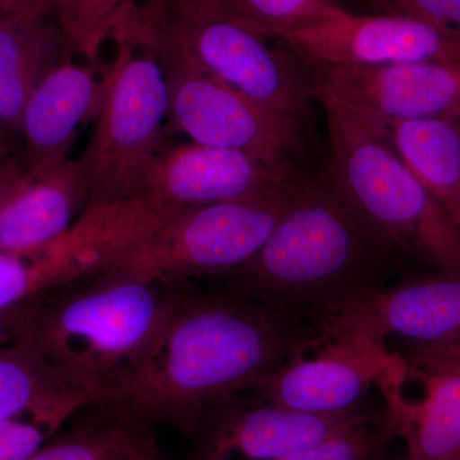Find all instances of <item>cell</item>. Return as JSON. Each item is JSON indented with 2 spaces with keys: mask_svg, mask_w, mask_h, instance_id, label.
I'll use <instances>...</instances> for the list:
<instances>
[{
  "mask_svg": "<svg viewBox=\"0 0 460 460\" xmlns=\"http://www.w3.org/2000/svg\"><path fill=\"white\" fill-rule=\"evenodd\" d=\"M183 208L146 193L91 204L42 255L60 288L75 286L104 274Z\"/></svg>",
  "mask_w": 460,
  "mask_h": 460,
  "instance_id": "15",
  "label": "cell"
},
{
  "mask_svg": "<svg viewBox=\"0 0 460 460\" xmlns=\"http://www.w3.org/2000/svg\"><path fill=\"white\" fill-rule=\"evenodd\" d=\"M257 398V396H256ZM241 395L211 411L198 429L195 460H277L308 452L361 422L371 411L313 414Z\"/></svg>",
  "mask_w": 460,
  "mask_h": 460,
  "instance_id": "12",
  "label": "cell"
},
{
  "mask_svg": "<svg viewBox=\"0 0 460 460\" xmlns=\"http://www.w3.org/2000/svg\"><path fill=\"white\" fill-rule=\"evenodd\" d=\"M126 17L141 35L210 72L238 93L308 129L317 102L304 60L217 11L205 0H146Z\"/></svg>",
  "mask_w": 460,
  "mask_h": 460,
  "instance_id": "5",
  "label": "cell"
},
{
  "mask_svg": "<svg viewBox=\"0 0 460 460\" xmlns=\"http://www.w3.org/2000/svg\"><path fill=\"white\" fill-rule=\"evenodd\" d=\"M66 0H30L31 13L42 14V16H53L59 14L65 7Z\"/></svg>",
  "mask_w": 460,
  "mask_h": 460,
  "instance_id": "33",
  "label": "cell"
},
{
  "mask_svg": "<svg viewBox=\"0 0 460 460\" xmlns=\"http://www.w3.org/2000/svg\"><path fill=\"white\" fill-rule=\"evenodd\" d=\"M142 429L115 413V420L84 423L45 444L29 460H126Z\"/></svg>",
  "mask_w": 460,
  "mask_h": 460,
  "instance_id": "23",
  "label": "cell"
},
{
  "mask_svg": "<svg viewBox=\"0 0 460 460\" xmlns=\"http://www.w3.org/2000/svg\"><path fill=\"white\" fill-rule=\"evenodd\" d=\"M307 172L270 165L234 148L190 141L164 148L148 172L144 193L180 208H196L277 192Z\"/></svg>",
  "mask_w": 460,
  "mask_h": 460,
  "instance_id": "13",
  "label": "cell"
},
{
  "mask_svg": "<svg viewBox=\"0 0 460 460\" xmlns=\"http://www.w3.org/2000/svg\"><path fill=\"white\" fill-rule=\"evenodd\" d=\"M404 259L347 198L328 164L305 178L250 261L210 279L323 323L354 296L399 280Z\"/></svg>",
  "mask_w": 460,
  "mask_h": 460,
  "instance_id": "2",
  "label": "cell"
},
{
  "mask_svg": "<svg viewBox=\"0 0 460 460\" xmlns=\"http://www.w3.org/2000/svg\"><path fill=\"white\" fill-rule=\"evenodd\" d=\"M217 11L269 39L347 13L338 0H205Z\"/></svg>",
  "mask_w": 460,
  "mask_h": 460,
  "instance_id": "22",
  "label": "cell"
},
{
  "mask_svg": "<svg viewBox=\"0 0 460 460\" xmlns=\"http://www.w3.org/2000/svg\"><path fill=\"white\" fill-rule=\"evenodd\" d=\"M398 460H428L423 458H417V456H411L410 454H407V456H404V458H401Z\"/></svg>",
  "mask_w": 460,
  "mask_h": 460,
  "instance_id": "36",
  "label": "cell"
},
{
  "mask_svg": "<svg viewBox=\"0 0 460 460\" xmlns=\"http://www.w3.org/2000/svg\"><path fill=\"white\" fill-rule=\"evenodd\" d=\"M304 63L313 77L316 95L337 100L383 122L428 118L460 122V66Z\"/></svg>",
  "mask_w": 460,
  "mask_h": 460,
  "instance_id": "11",
  "label": "cell"
},
{
  "mask_svg": "<svg viewBox=\"0 0 460 460\" xmlns=\"http://www.w3.org/2000/svg\"><path fill=\"white\" fill-rule=\"evenodd\" d=\"M307 175L259 198L183 208L98 278L181 284L234 270L261 250Z\"/></svg>",
  "mask_w": 460,
  "mask_h": 460,
  "instance_id": "7",
  "label": "cell"
},
{
  "mask_svg": "<svg viewBox=\"0 0 460 460\" xmlns=\"http://www.w3.org/2000/svg\"><path fill=\"white\" fill-rule=\"evenodd\" d=\"M165 68L168 122L190 141L234 148L274 166L307 172L308 129L269 111L215 77L189 58L141 35Z\"/></svg>",
  "mask_w": 460,
  "mask_h": 460,
  "instance_id": "8",
  "label": "cell"
},
{
  "mask_svg": "<svg viewBox=\"0 0 460 460\" xmlns=\"http://www.w3.org/2000/svg\"><path fill=\"white\" fill-rule=\"evenodd\" d=\"M328 339L293 359L252 390L262 401L313 414L362 411L372 385L392 367L386 341L350 330H326Z\"/></svg>",
  "mask_w": 460,
  "mask_h": 460,
  "instance_id": "9",
  "label": "cell"
},
{
  "mask_svg": "<svg viewBox=\"0 0 460 460\" xmlns=\"http://www.w3.org/2000/svg\"><path fill=\"white\" fill-rule=\"evenodd\" d=\"M401 356L411 367L453 371L460 374V337L444 343H410L408 349Z\"/></svg>",
  "mask_w": 460,
  "mask_h": 460,
  "instance_id": "29",
  "label": "cell"
},
{
  "mask_svg": "<svg viewBox=\"0 0 460 460\" xmlns=\"http://www.w3.org/2000/svg\"><path fill=\"white\" fill-rule=\"evenodd\" d=\"M58 429L35 416L0 422V460H29Z\"/></svg>",
  "mask_w": 460,
  "mask_h": 460,
  "instance_id": "27",
  "label": "cell"
},
{
  "mask_svg": "<svg viewBox=\"0 0 460 460\" xmlns=\"http://www.w3.org/2000/svg\"><path fill=\"white\" fill-rule=\"evenodd\" d=\"M402 162L460 228V122H384Z\"/></svg>",
  "mask_w": 460,
  "mask_h": 460,
  "instance_id": "21",
  "label": "cell"
},
{
  "mask_svg": "<svg viewBox=\"0 0 460 460\" xmlns=\"http://www.w3.org/2000/svg\"><path fill=\"white\" fill-rule=\"evenodd\" d=\"M381 14L417 18L460 36V0H366Z\"/></svg>",
  "mask_w": 460,
  "mask_h": 460,
  "instance_id": "28",
  "label": "cell"
},
{
  "mask_svg": "<svg viewBox=\"0 0 460 460\" xmlns=\"http://www.w3.org/2000/svg\"><path fill=\"white\" fill-rule=\"evenodd\" d=\"M68 51L60 23L50 16L0 14V128L17 145L30 96Z\"/></svg>",
  "mask_w": 460,
  "mask_h": 460,
  "instance_id": "19",
  "label": "cell"
},
{
  "mask_svg": "<svg viewBox=\"0 0 460 460\" xmlns=\"http://www.w3.org/2000/svg\"><path fill=\"white\" fill-rule=\"evenodd\" d=\"M90 407L58 378L27 332L0 347V422L36 416L62 428L77 411Z\"/></svg>",
  "mask_w": 460,
  "mask_h": 460,
  "instance_id": "20",
  "label": "cell"
},
{
  "mask_svg": "<svg viewBox=\"0 0 460 460\" xmlns=\"http://www.w3.org/2000/svg\"><path fill=\"white\" fill-rule=\"evenodd\" d=\"M49 295L33 253L0 252V313Z\"/></svg>",
  "mask_w": 460,
  "mask_h": 460,
  "instance_id": "26",
  "label": "cell"
},
{
  "mask_svg": "<svg viewBox=\"0 0 460 460\" xmlns=\"http://www.w3.org/2000/svg\"><path fill=\"white\" fill-rule=\"evenodd\" d=\"M91 189L81 159L25 172L0 208V252H36L71 228L90 205Z\"/></svg>",
  "mask_w": 460,
  "mask_h": 460,
  "instance_id": "18",
  "label": "cell"
},
{
  "mask_svg": "<svg viewBox=\"0 0 460 460\" xmlns=\"http://www.w3.org/2000/svg\"><path fill=\"white\" fill-rule=\"evenodd\" d=\"M328 164L347 198L407 259L460 278V228L398 156L383 120L316 95Z\"/></svg>",
  "mask_w": 460,
  "mask_h": 460,
  "instance_id": "4",
  "label": "cell"
},
{
  "mask_svg": "<svg viewBox=\"0 0 460 460\" xmlns=\"http://www.w3.org/2000/svg\"><path fill=\"white\" fill-rule=\"evenodd\" d=\"M126 460H159L153 436L142 429Z\"/></svg>",
  "mask_w": 460,
  "mask_h": 460,
  "instance_id": "32",
  "label": "cell"
},
{
  "mask_svg": "<svg viewBox=\"0 0 460 460\" xmlns=\"http://www.w3.org/2000/svg\"><path fill=\"white\" fill-rule=\"evenodd\" d=\"M17 142L12 140L11 137L0 128V154L16 153Z\"/></svg>",
  "mask_w": 460,
  "mask_h": 460,
  "instance_id": "35",
  "label": "cell"
},
{
  "mask_svg": "<svg viewBox=\"0 0 460 460\" xmlns=\"http://www.w3.org/2000/svg\"><path fill=\"white\" fill-rule=\"evenodd\" d=\"M31 13L30 0H0V14Z\"/></svg>",
  "mask_w": 460,
  "mask_h": 460,
  "instance_id": "34",
  "label": "cell"
},
{
  "mask_svg": "<svg viewBox=\"0 0 460 460\" xmlns=\"http://www.w3.org/2000/svg\"><path fill=\"white\" fill-rule=\"evenodd\" d=\"M325 341L319 321L189 281L137 368L95 405L193 434L215 408Z\"/></svg>",
  "mask_w": 460,
  "mask_h": 460,
  "instance_id": "1",
  "label": "cell"
},
{
  "mask_svg": "<svg viewBox=\"0 0 460 460\" xmlns=\"http://www.w3.org/2000/svg\"><path fill=\"white\" fill-rule=\"evenodd\" d=\"M396 354L376 385L396 438L411 456L460 460V374L411 367Z\"/></svg>",
  "mask_w": 460,
  "mask_h": 460,
  "instance_id": "17",
  "label": "cell"
},
{
  "mask_svg": "<svg viewBox=\"0 0 460 460\" xmlns=\"http://www.w3.org/2000/svg\"><path fill=\"white\" fill-rule=\"evenodd\" d=\"M39 299L0 313V347L26 337Z\"/></svg>",
  "mask_w": 460,
  "mask_h": 460,
  "instance_id": "30",
  "label": "cell"
},
{
  "mask_svg": "<svg viewBox=\"0 0 460 460\" xmlns=\"http://www.w3.org/2000/svg\"><path fill=\"white\" fill-rule=\"evenodd\" d=\"M395 438L394 425L383 410L314 449L277 460H385Z\"/></svg>",
  "mask_w": 460,
  "mask_h": 460,
  "instance_id": "25",
  "label": "cell"
},
{
  "mask_svg": "<svg viewBox=\"0 0 460 460\" xmlns=\"http://www.w3.org/2000/svg\"><path fill=\"white\" fill-rule=\"evenodd\" d=\"M131 3L132 0H66L58 18L69 51L96 62L114 21Z\"/></svg>",
  "mask_w": 460,
  "mask_h": 460,
  "instance_id": "24",
  "label": "cell"
},
{
  "mask_svg": "<svg viewBox=\"0 0 460 460\" xmlns=\"http://www.w3.org/2000/svg\"><path fill=\"white\" fill-rule=\"evenodd\" d=\"M329 330H350L386 341L436 344L460 337V278L436 272L404 278L345 302L325 321Z\"/></svg>",
  "mask_w": 460,
  "mask_h": 460,
  "instance_id": "14",
  "label": "cell"
},
{
  "mask_svg": "<svg viewBox=\"0 0 460 460\" xmlns=\"http://www.w3.org/2000/svg\"><path fill=\"white\" fill-rule=\"evenodd\" d=\"M118 45L95 131L81 162L91 204L142 195L148 172L166 147L169 93L159 56L117 17Z\"/></svg>",
  "mask_w": 460,
  "mask_h": 460,
  "instance_id": "6",
  "label": "cell"
},
{
  "mask_svg": "<svg viewBox=\"0 0 460 460\" xmlns=\"http://www.w3.org/2000/svg\"><path fill=\"white\" fill-rule=\"evenodd\" d=\"M184 284L95 278L41 296L29 337L91 407L140 365Z\"/></svg>",
  "mask_w": 460,
  "mask_h": 460,
  "instance_id": "3",
  "label": "cell"
},
{
  "mask_svg": "<svg viewBox=\"0 0 460 460\" xmlns=\"http://www.w3.org/2000/svg\"><path fill=\"white\" fill-rule=\"evenodd\" d=\"M25 166L16 153L0 154V208L9 190L25 172Z\"/></svg>",
  "mask_w": 460,
  "mask_h": 460,
  "instance_id": "31",
  "label": "cell"
},
{
  "mask_svg": "<svg viewBox=\"0 0 460 460\" xmlns=\"http://www.w3.org/2000/svg\"><path fill=\"white\" fill-rule=\"evenodd\" d=\"M280 41L305 63L381 66L438 63L460 66V36L396 14L343 16L286 33Z\"/></svg>",
  "mask_w": 460,
  "mask_h": 460,
  "instance_id": "10",
  "label": "cell"
},
{
  "mask_svg": "<svg viewBox=\"0 0 460 460\" xmlns=\"http://www.w3.org/2000/svg\"><path fill=\"white\" fill-rule=\"evenodd\" d=\"M109 71L65 58L33 91L21 119L17 154L26 172H38L69 159L81 127L99 114Z\"/></svg>",
  "mask_w": 460,
  "mask_h": 460,
  "instance_id": "16",
  "label": "cell"
}]
</instances>
